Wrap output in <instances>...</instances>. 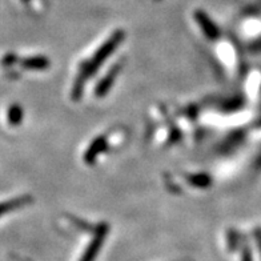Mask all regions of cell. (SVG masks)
<instances>
[{
    "instance_id": "obj_1",
    "label": "cell",
    "mask_w": 261,
    "mask_h": 261,
    "mask_svg": "<svg viewBox=\"0 0 261 261\" xmlns=\"http://www.w3.org/2000/svg\"><path fill=\"white\" fill-rule=\"evenodd\" d=\"M120 40H123V32H116V34L112 36L108 41H106L101 48H99L96 51V54L92 56L91 60L86 63V64L82 65V69H80L79 77L76 79L75 86H73V97H80L83 91V86H84V82H86L88 77H90L92 73H95L97 71L100 65L106 62V59L115 51V48L117 47V44L120 43Z\"/></svg>"
},
{
    "instance_id": "obj_2",
    "label": "cell",
    "mask_w": 261,
    "mask_h": 261,
    "mask_svg": "<svg viewBox=\"0 0 261 261\" xmlns=\"http://www.w3.org/2000/svg\"><path fill=\"white\" fill-rule=\"evenodd\" d=\"M107 232H108V227L107 225H100L96 234H95V237L91 241V244L87 248V251L82 256V260L80 261H95V258H96L97 253L100 251V248H101L104 240H106Z\"/></svg>"
},
{
    "instance_id": "obj_3",
    "label": "cell",
    "mask_w": 261,
    "mask_h": 261,
    "mask_svg": "<svg viewBox=\"0 0 261 261\" xmlns=\"http://www.w3.org/2000/svg\"><path fill=\"white\" fill-rule=\"evenodd\" d=\"M31 196H20V197H16V199H11L7 200V201L0 203V217L6 215V213L16 211L19 208H23V206H25L27 204L31 203Z\"/></svg>"
},
{
    "instance_id": "obj_4",
    "label": "cell",
    "mask_w": 261,
    "mask_h": 261,
    "mask_svg": "<svg viewBox=\"0 0 261 261\" xmlns=\"http://www.w3.org/2000/svg\"><path fill=\"white\" fill-rule=\"evenodd\" d=\"M117 72H119V67L116 65L115 68L111 69L110 72L104 76L103 80H100L99 84L96 86V90H95L96 96H104V95L108 92V90H110L111 86H112V83L115 82V77H116Z\"/></svg>"
},
{
    "instance_id": "obj_5",
    "label": "cell",
    "mask_w": 261,
    "mask_h": 261,
    "mask_svg": "<svg viewBox=\"0 0 261 261\" xmlns=\"http://www.w3.org/2000/svg\"><path fill=\"white\" fill-rule=\"evenodd\" d=\"M21 67L25 69H45L48 67V60L45 58H41V56H38V58H28L25 60L21 62Z\"/></svg>"
},
{
    "instance_id": "obj_6",
    "label": "cell",
    "mask_w": 261,
    "mask_h": 261,
    "mask_svg": "<svg viewBox=\"0 0 261 261\" xmlns=\"http://www.w3.org/2000/svg\"><path fill=\"white\" fill-rule=\"evenodd\" d=\"M104 147H106V139L104 138H99L96 140L93 141L92 145L88 148V151L86 153V162H93L95 160V156L99 153L100 151H103Z\"/></svg>"
},
{
    "instance_id": "obj_7",
    "label": "cell",
    "mask_w": 261,
    "mask_h": 261,
    "mask_svg": "<svg viewBox=\"0 0 261 261\" xmlns=\"http://www.w3.org/2000/svg\"><path fill=\"white\" fill-rule=\"evenodd\" d=\"M197 19H199V21L201 23V27H203V30L205 31V34L210 36L211 39L216 38V36H219V30H217L215 25H213L212 21L208 19V17H205L204 15L201 14H197Z\"/></svg>"
},
{
    "instance_id": "obj_8",
    "label": "cell",
    "mask_w": 261,
    "mask_h": 261,
    "mask_svg": "<svg viewBox=\"0 0 261 261\" xmlns=\"http://www.w3.org/2000/svg\"><path fill=\"white\" fill-rule=\"evenodd\" d=\"M8 123L11 125H19L23 120V110H21L20 106H17V104H14V106L10 107V110H8Z\"/></svg>"
},
{
    "instance_id": "obj_9",
    "label": "cell",
    "mask_w": 261,
    "mask_h": 261,
    "mask_svg": "<svg viewBox=\"0 0 261 261\" xmlns=\"http://www.w3.org/2000/svg\"><path fill=\"white\" fill-rule=\"evenodd\" d=\"M16 60H17L16 55H7V56H4V59L2 60V63H3L4 65H11V64H14Z\"/></svg>"
},
{
    "instance_id": "obj_10",
    "label": "cell",
    "mask_w": 261,
    "mask_h": 261,
    "mask_svg": "<svg viewBox=\"0 0 261 261\" xmlns=\"http://www.w3.org/2000/svg\"><path fill=\"white\" fill-rule=\"evenodd\" d=\"M257 244H258V251L261 253V233L257 234Z\"/></svg>"
}]
</instances>
